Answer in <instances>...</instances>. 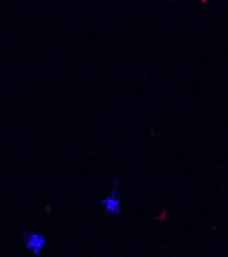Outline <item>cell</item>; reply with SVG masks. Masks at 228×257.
Segmentation results:
<instances>
[{"label":"cell","mask_w":228,"mask_h":257,"mask_svg":"<svg viewBox=\"0 0 228 257\" xmlns=\"http://www.w3.org/2000/svg\"><path fill=\"white\" fill-rule=\"evenodd\" d=\"M45 244V238L43 235L35 232L26 234V246L32 250H39Z\"/></svg>","instance_id":"cell-2"},{"label":"cell","mask_w":228,"mask_h":257,"mask_svg":"<svg viewBox=\"0 0 228 257\" xmlns=\"http://www.w3.org/2000/svg\"><path fill=\"white\" fill-rule=\"evenodd\" d=\"M118 179H114L113 181V187L109 194L104 198L100 200V205L106 214H116V215H120L122 213L120 210V200L121 197L118 194Z\"/></svg>","instance_id":"cell-1"}]
</instances>
